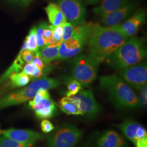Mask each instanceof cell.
I'll return each mask as SVG.
<instances>
[{
  "instance_id": "obj_1",
  "label": "cell",
  "mask_w": 147,
  "mask_h": 147,
  "mask_svg": "<svg viewBox=\"0 0 147 147\" xmlns=\"http://www.w3.org/2000/svg\"><path fill=\"white\" fill-rule=\"evenodd\" d=\"M120 25H92L87 42L90 57L101 63L126 42L128 37L122 31Z\"/></svg>"
},
{
  "instance_id": "obj_2",
  "label": "cell",
  "mask_w": 147,
  "mask_h": 147,
  "mask_svg": "<svg viewBox=\"0 0 147 147\" xmlns=\"http://www.w3.org/2000/svg\"><path fill=\"white\" fill-rule=\"evenodd\" d=\"M100 86L107 92L111 102L118 109L140 107L137 95L129 84L115 74L101 77Z\"/></svg>"
},
{
  "instance_id": "obj_3",
  "label": "cell",
  "mask_w": 147,
  "mask_h": 147,
  "mask_svg": "<svg viewBox=\"0 0 147 147\" xmlns=\"http://www.w3.org/2000/svg\"><path fill=\"white\" fill-rule=\"evenodd\" d=\"M146 56L144 40L131 37L128 38L126 42L106 60L111 67L118 70L141 62Z\"/></svg>"
},
{
  "instance_id": "obj_4",
  "label": "cell",
  "mask_w": 147,
  "mask_h": 147,
  "mask_svg": "<svg viewBox=\"0 0 147 147\" xmlns=\"http://www.w3.org/2000/svg\"><path fill=\"white\" fill-rule=\"evenodd\" d=\"M58 86V82L55 79L42 77L34 80L26 87L16 90L0 99V109L11 106L19 105L32 99L37 92L41 90L53 89Z\"/></svg>"
},
{
  "instance_id": "obj_5",
  "label": "cell",
  "mask_w": 147,
  "mask_h": 147,
  "mask_svg": "<svg viewBox=\"0 0 147 147\" xmlns=\"http://www.w3.org/2000/svg\"><path fill=\"white\" fill-rule=\"evenodd\" d=\"M92 24L75 27L73 36L61 43L56 60H65L78 56L87 42Z\"/></svg>"
},
{
  "instance_id": "obj_6",
  "label": "cell",
  "mask_w": 147,
  "mask_h": 147,
  "mask_svg": "<svg viewBox=\"0 0 147 147\" xmlns=\"http://www.w3.org/2000/svg\"><path fill=\"white\" fill-rule=\"evenodd\" d=\"M99 64L89 55H79L74 60L72 78L77 80L82 86L88 87L96 79Z\"/></svg>"
},
{
  "instance_id": "obj_7",
  "label": "cell",
  "mask_w": 147,
  "mask_h": 147,
  "mask_svg": "<svg viewBox=\"0 0 147 147\" xmlns=\"http://www.w3.org/2000/svg\"><path fill=\"white\" fill-rule=\"evenodd\" d=\"M83 132L73 124H63L54 131L47 139V147H75Z\"/></svg>"
},
{
  "instance_id": "obj_8",
  "label": "cell",
  "mask_w": 147,
  "mask_h": 147,
  "mask_svg": "<svg viewBox=\"0 0 147 147\" xmlns=\"http://www.w3.org/2000/svg\"><path fill=\"white\" fill-rule=\"evenodd\" d=\"M55 4L62 12L67 21L74 26L86 24V9L81 0H57Z\"/></svg>"
},
{
  "instance_id": "obj_9",
  "label": "cell",
  "mask_w": 147,
  "mask_h": 147,
  "mask_svg": "<svg viewBox=\"0 0 147 147\" xmlns=\"http://www.w3.org/2000/svg\"><path fill=\"white\" fill-rule=\"evenodd\" d=\"M119 77L131 87L139 90L147 85L146 62L138 63L118 70Z\"/></svg>"
},
{
  "instance_id": "obj_10",
  "label": "cell",
  "mask_w": 147,
  "mask_h": 147,
  "mask_svg": "<svg viewBox=\"0 0 147 147\" xmlns=\"http://www.w3.org/2000/svg\"><path fill=\"white\" fill-rule=\"evenodd\" d=\"M71 97L78 104L82 116L92 119L100 114L101 106L95 99L91 90H81L77 94Z\"/></svg>"
},
{
  "instance_id": "obj_11",
  "label": "cell",
  "mask_w": 147,
  "mask_h": 147,
  "mask_svg": "<svg viewBox=\"0 0 147 147\" xmlns=\"http://www.w3.org/2000/svg\"><path fill=\"white\" fill-rule=\"evenodd\" d=\"M119 128L135 147H147V130L141 124L135 121L127 120L121 123Z\"/></svg>"
},
{
  "instance_id": "obj_12",
  "label": "cell",
  "mask_w": 147,
  "mask_h": 147,
  "mask_svg": "<svg viewBox=\"0 0 147 147\" xmlns=\"http://www.w3.org/2000/svg\"><path fill=\"white\" fill-rule=\"evenodd\" d=\"M136 1H130L126 5L102 18L103 26H113L121 24L131 14L136 7Z\"/></svg>"
},
{
  "instance_id": "obj_13",
  "label": "cell",
  "mask_w": 147,
  "mask_h": 147,
  "mask_svg": "<svg viewBox=\"0 0 147 147\" xmlns=\"http://www.w3.org/2000/svg\"><path fill=\"white\" fill-rule=\"evenodd\" d=\"M3 136L9 138L16 141L33 145L42 138L41 134L31 130L9 129L2 132Z\"/></svg>"
},
{
  "instance_id": "obj_14",
  "label": "cell",
  "mask_w": 147,
  "mask_h": 147,
  "mask_svg": "<svg viewBox=\"0 0 147 147\" xmlns=\"http://www.w3.org/2000/svg\"><path fill=\"white\" fill-rule=\"evenodd\" d=\"M95 147H127L125 139L114 130H107L98 137Z\"/></svg>"
},
{
  "instance_id": "obj_15",
  "label": "cell",
  "mask_w": 147,
  "mask_h": 147,
  "mask_svg": "<svg viewBox=\"0 0 147 147\" xmlns=\"http://www.w3.org/2000/svg\"><path fill=\"white\" fill-rule=\"evenodd\" d=\"M146 14L144 10L139 9L135 11L123 24H121V28L127 37H132L139 30L142 24L144 22Z\"/></svg>"
},
{
  "instance_id": "obj_16",
  "label": "cell",
  "mask_w": 147,
  "mask_h": 147,
  "mask_svg": "<svg viewBox=\"0 0 147 147\" xmlns=\"http://www.w3.org/2000/svg\"><path fill=\"white\" fill-rule=\"evenodd\" d=\"M131 1V0H102L100 5L94 7L92 11L95 16L102 18L126 5Z\"/></svg>"
},
{
  "instance_id": "obj_17",
  "label": "cell",
  "mask_w": 147,
  "mask_h": 147,
  "mask_svg": "<svg viewBox=\"0 0 147 147\" xmlns=\"http://www.w3.org/2000/svg\"><path fill=\"white\" fill-rule=\"evenodd\" d=\"M32 109L34 110L37 117L40 119L51 118L57 113L56 105L50 97L42 99Z\"/></svg>"
},
{
  "instance_id": "obj_18",
  "label": "cell",
  "mask_w": 147,
  "mask_h": 147,
  "mask_svg": "<svg viewBox=\"0 0 147 147\" xmlns=\"http://www.w3.org/2000/svg\"><path fill=\"white\" fill-rule=\"evenodd\" d=\"M45 11L47 13L50 23L53 26H62L67 21L62 12L55 3H49L45 8Z\"/></svg>"
},
{
  "instance_id": "obj_19",
  "label": "cell",
  "mask_w": 147,
  "mask_h": 147,
  "mask_svg": "<svg viewBox=\"0 0 147 147\" xmlns=\"http://www.w3.org/2000/svg\"><path fill=\"white\" fill-rule=\"evenodd\" d=\"M61 44L54 45H45L39 48L36 55L42 58L44 64L47 65L57 57Z\"/></svg>"
},
{
  "instance_id": "obj_20",
  "label": "cell",
  "mask_w": 147,
  "mask_h": 147,
  "mask_svg": "<svg viewBox=\"0 0 147 147\" xmlns=\"http://www.w3.org/2000/svg\"><path fill=\"white\" fill-rule=\"evenodd\" d=\"M59 107L61 111L67 115H82L79 106L71 97L62 98L59 101Z\"/></svg>"
},
{
  "instance_id": "obj_21",
  "label": "cell",
  "mask_w": 147,
  "mask_h": 147,
  "mask_svg": "<svg viewBox=\"0 0 147 147\" xmlns=\"http://www.w3.org/2000/svg\"><path fill=\"white\" fill-rule=\"evenodd\" d=\"M24 65V62L21 58V54L19 53L11 67L0 78V84L4 82L7 79H9L12 75L19 73L23 69Z\"/></svg>"
},
{
  "instance_id": "obj_22",
  "label": "cell",
  "mask_w": 147,
  "mask_h": 147,
  "mask_svg": "<svg viewBox=\"0 0 147 147\" xmlns=\"http://www.w3.org/2000/svg\"><path fill=\"white\" fill-rule=\"evenodd\" d=\"M11 80L9 84L13 88L20 87L28 84L31 80V78L22 71L12 75L9 78Z\"/></svg>"
},
{
  "instance_id": "obj_23",
  "label": "cell",
  "mask_w": 147,
  "mask_h": 147,
  "mask_svg": "<svg viewBox=\"0 0 147 147\" xmlns=\"http://www.w3.org/2000/svg\"><path fill=\"white\" fill-rule=\"evenodd\" d=\"M36 30L37 26L32 27L28 36L26 38L25 42L26 45L27 49L37 53L39 50L36 38Z\"/></svg>"
},
{
  "instance_id": "obj_24",
  "label": "cell",
  "mask_w": 147,
  "mask_h": 147,
  "mask_svg": "<svg viewBox=\"0 0 147 147\" xmlns=\"http://www.w3.org/2000/svg\"><path fill=\"white\" fill-rule=\"evenodd\" d=\"M67 88L66 96L71 97L79 93L82 89V85L77 80L71 78L67 80Z\"/></svg>"
},
{
  "instance_id": "obj_25",
  "label": "cell",
  "mask_w": 147,
  "mask_h": 147,
  "mask_svg": "<svg viewBox=\"0 0 147 147\" xmlns=\"http://www.w3.org/2000/svg\"><path fill=\"white\" fill-rule=\"evenodd\" d=\"M47 23L45 22H40L38 26H37L36 30V38H37V44L38 47H42L45 45H47V42L44 39L43 35L45 29L47 28Z\"/></svg>"
},
{
  "instance_id": "obj_26",
  "label": "cell",
  "mask_w": 147,
  "mask_h": 147,
  "mask_svg": "<svg viewBox=\"0 0 147 147\" xmlns=\"http://www.w3.org/2000/svg\"><path fill=\"white\" fill-rule=\"evenodd\" d=\"M31 144H25L5 137H0V147H32Z\"/></svg>"
},
{
  "instance_id": "obj_27",
  "label": "cell",
  "mask_w": 147,
  "mask_h": 147,
  "mask_svg": "<svg viewBox=\"0 0 147 147\" xmlns=\"http://www.w3.org/2000/svg\"><path fill=\"white\" fill-rule=\"evenodd\" d=\"M49 97H50V95L48 92V90L41 89L37 92V94L32 98V100L29 101L28 105L32 109L39 102H40L42 99Z\"/></svg>"
},
{
  "instance_id": "obj_28",
  "label": "cell",
  "mask_w": 147,
  "mask_h": 147,
  "mask_svg": "<svg viewBox=\"0 0 147 147\" xmlns=\"http://www.w3.org/2000/svg\"><path fill=\"white\" fill-rule=\"evenodd\" d=\"M53 34L52 37L54 39L56 44H61L63 42V25L57 27L53 26L50 25Z\"/></svg>"
},
{
  "instance_id": "obj_29",
  "label": "cell",
  "mask_w": 147,
  "mask_h": 147,
  "mask_svg": "<svg viewBox=\"0 0 147 147\" xmlns=\"http://www.w3.org/2000/svg\"><path fill=\"white\" fill-rule=\"evenodd\" d=\"M63 42L70 38L73 36L75 27L73 24L67 21L63 25Z\"/></svg>"
},
{
  "instance_id": "obj_30",
  "label": "cell",
  "mask_w": 147,
  "mask_h": 147,
  "mask_svg": "<svg viewBox=\"0 0 147 147\" xmlns=\"http://www.w3.org/2000/svg\"><path fill=\"white\" fill-rule=\"evenodd\" d=\"M21 54V58L24 62L27 63H32L33 59L36 56V53L31 51L28 50H26L23 52H20Z\"/></svg>"
},
{
  "instance_id": "obj_31",
  "label": "cell",
  "mask_w": 147,
  "mask_h": 147,
  "mask_svg": "<svg viewBox=\"0 0 147 147\" xmlns=\"http://www.w3.org/2000/svg\"><path fill=\"white\" fill-rule=\"evenodd\" d=\"M139 95L138 96L140 106L144 107L147 105V85L139 89Z\"/></svg>"
},
{
  "instance_id": "obj_32",
  "label": "cell",
  "mask_w": 147,
  "mask_h": 147,
  "mask_svg": "<svg viewBox=\"0 0 147 147\" xmlns=\"http://www.w3.org/2000/svg\"><path fill=\"white\" fill-rule=\"evenodd\" d=\"M41 128L42 132L49 133L53 130L54 126L50 121L47 119H44L41 123Z\"/></svg>"
},
{
  "instance_id": "obj_33",
  "label": "cell",
  "mask_w": 147,
  "mask_h": 147,
  "mask_svg": "<svg viewBox=\"0 0 147 147\" xmlns=\"http://www.w3.org/2000/svg\"><path fill=\"white\" fill-rule=\"evenodd\" d=\"M36 69V66L33 63H27L23 68L22 72L31 78Z\"/></svg>"
},
{
  "instance_id": "obj_34",
  "label": "cell",
  "mask_w": 147,
  "mask_h": 147,
  "mask_svg": "<svg viewBox=\"0 0 147 147\" xmlns=\"http://www.w3.org/2000/svg\"><path fill=\"white\" fill-rule=\"evenodd\" d=\"M32 63H33L36 67H37L41 69L42 70H44L46 67V65L43 62L42 58H40V56L38 55H36V56L33 59V61Z\"/></svg>"
},
{
  "instance_id": "obj_35",
  "label": "cell",
  "mask_w": 147,
  "mask_h": 147,
  "mask_svg": "<svg viewBox=\"0 0 147 147\" xmlns=\"http://www.w3.org/2000/svg\"><path fill=\"white\" fill-rule=\"evenodd\" d=\"M100 1L101 0H85L86 2L89 5H94L100 2Z\"/></svg>"
},
{
  "instance_id": "obj_36",
  "label": "cell",
  "mask_w": 147,
  "mask_h": 147,
  "mask_svg": "<svg viewBox=\"0 0 147 147\" xmlns=\"http://www.w3.org/2000/svg\"><path fill=\"white\" fill-rule=\"evenodd\" d=\"M24 3H25V4H27V3H28L29 2H30L31 1H32V0H21Z\"/></svg>"
},
{
  "instance_id": "obj_37",
  "label": "cell",
  "mask_w": 147,
  "mask_h": 147,
  "mask_svg": "<svg viewBox=\"0 0 147 147\" xmlns=\"http://www.w3.org/2000/svg\"><path fill=\"white\" fill-rule=\"evenodd\" d=\"M1 130H0V134H1Z\"/></svg>"
},
{
  "instance_id": "obj_38",
  "label": "cell",
  "mask_w": 147,
  "mask_h": 147,
  "mask_svg": "<svg viewBox=\"0 0 147 147\" xmlns=\"http://www.w3.org/2000/svg\"><path fill=\"white\" fill-rule=\"evenodd\" d=\"M14 1H18V0H14Z\"/></svg>"
}]
</instances>
